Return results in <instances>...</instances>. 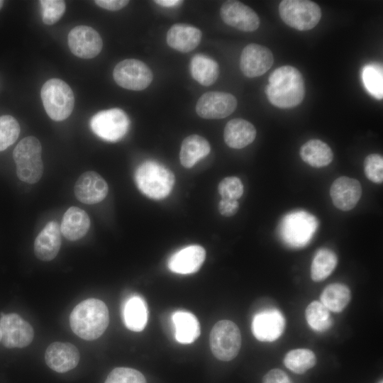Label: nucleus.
<instances>
[{
  "label": "nucleus",
  "mask_w": 383,
  "mask_h": 383,
  "mask_svg": "<svg viewBox=\"0 0 383 383\" xmlns=\"http://www.w3.org/2000/svg\"><path fill=\"white\" fill-rule=\"evenodd\" d=\"M123 317L126 326L131 331H143L148 321V309L145 301L139 296L128 299L124 304Z\"/></svg>",
  "instance_id": "obj_28"
},
{
  "label": "nucleus",
  "mask_w": 383,
  "mask_h": 383,
  "mask_svg": "<svg viewBox=\"0 0 383 383\" xmlns=\"http://www.w3.org/2000/svg\"><path fill=\"white\" fill-rule=\"evenodd\" d=\"M299 154L303 161L316 168L328 165L333 159L331 148L318 139H311L305 143L301 147Z\"/></svg>",
  "instance_id": "obj_27"
},
{
  "label": "nucleus",
  "mask_w": 383,
  "mask_h": 383,
  "mask_svg": "<svg viewBox=\"0 0 383 383\" xmlns=\"http://www.w3.org/2000/svg\"><path fill=\"white\" fill-rule=\"evenodd\" d=\"M78 349L70 343L55 342L46 349L45 360L52 370L63 373L74 369L79 361Z\"/></svg>",
  "instance_id": "obj_19"
},
{
  "label": "nucleus",
  "mask_w": 383,
  "mask_h": 383,
  "mask_svg": "<svg viewBox=\"0 0 383 383\" xmlns=\"http://www.w3.org/2000/svg\"><path fill=\"white\" fill-rule=\"evenodd\" d=\"M262 383H292V382L284 371L275 368L265 374Z\"/></svg>",
  "instance_id": "obj_40"
},
{
  "label": "nucleus",
  "mask_w": 383,
  "mask_h": 383,
  "mask_svg": "<svg viewBox=\"0 0 383 383\" xmlns=\"http://www.w3.org/2000/svg\"><path fill=\"white\" fill-rule=\"evenodd\" d=\"M156 4L158 5H160L162 6L165 7H172V6H176L179 4H181L183 1H179V0H157L155 1Z\"/></svg>",
  "instance_id": "obj_43"
},
{
  "label": "nucleus",
  "mask_w": 383,
  "mask_h": 383,
  "mask_svg": "<svg viewBox=\"0 0 383 383\" xmlns=\"http://www.w3.org/2000/svg\"><path fill=\"white\" fill-rule=\"evenodd\" d=\"M330 195L337 209L343 211H350L357 205L362 196V186L355 179L340 177L331 184Z\"/></svg>",
  "instance_id": "obj_18"
},
{
  "label": "nucleus",
  "mask_w": 383,
  "mask_h": 383,
  "mask_svg": "<svg viewBox=\"0 0 383 383\" xmlns=\"http://www.w3.org/2000/svg\"><path fill=\"white\" fill-rule=\"evenodd\" d=\"M129 125L127 114L117 108L99 111L90 121L93 132L109 142H116L123 138L128 131Z\"/></svg>",
  "instance_id": "obj_9"
},
{
  "label": "nucleus",
  "mask_w": 383,
  "mask_h": 383,
  "mask_svg": "<svg viewBox=\"0 0 383 383\" xmlns=\"http://www.w3.org/2000/svg\"><path fill=\"white\" fill-rule=\"evenodd\" d=\"M1 338H2V333H1V326H0V342L1 341Z\"/></svg>",
  "instance_id": "obj_45"
},
{
  "label": "nucleus",
  "mask_w": 383,
  "mask_h": 383,
  "mask_svg": "<svg viewBox=\"0 0 383 383\" xmlns=\"http://www.w3.org/2000/svg\"><path fill=\"white\" fill-rule=\"evenodd\" d=\"M13 157L16 166V174L22 182H38L43 176L42 145L34 136L23 138L15 147Z\"/></svg>",
  "instance_id": "obj_5"
},
{
  "label": "nucleus",
  "mask_w": 383,
  "mask_h": 383,
  "mask_svg": "<svg viewBox=\"0 0 383 383\" xmlns=\"http://www.w3.org/2000/svg\"><path fill=\"white\" fill-rule=\"evenodd\" d=\"M210 150V144L206 138L196 134L190 135L182 143L180 162L184 167L190 168L209 155Z\"/></svg>",
  "instance_id": "obj_25"
},
{
  "label": "nucleus",
  "mask_w": 383,
  "mask_h": 383,
  "mask_svg": "<svg viewBox=\"0 0 383 383\" xmlns=\"http://www.w3.org/2000/svg\"><path fill=\"white\" fill-rule=\"evenodd\" d=\"M279 13L287 26L299 30L313 28L321 18L319 6L309 0H283L279 5Z\"/></svg>",
  "instance_id": "obj_7"
},
{
  "label": "nucleus",
  "mask_w": 383,
  "mask_h": 383,
  "mask_svg": "<svg viewBox=\"0 0 383 383\" xmlns=\"http://www.w3.org/2000/svg\"><path fill=\"white\" fill-rule=\"evenodd\" d=\"M255 137V126L243 118H233L229 121L224 128V141L231 148H243L252 143Z\"/></svg>",
  "instance_id": "obj_23"
},
{
  "label": "nucleus",
  "mask_w": 383,
  "mask_h": 383,
  "mask_svg": "<svg viewBox=\"0 0 383 383\" xmlns=\"http://www.w3.org/2000/svg\"><path fill=\"white\" fill-rule=\"evenodd\" d=\"M241 342L240 331L231 321H220L211 331L209 343L211 352L221 361L234 359L239 353Z\"/></svg>",
  "instance_id": "obj_8"
},
{
  "label": "nucleus",
  "mask_w": 383,
  "mask_h": 383,
  "mask_svg": "<svg viewBox=\"0 0 383 383\" xmlns=\"http://www.w3.org/2000/svg\"><path fill=\"white\" fill-rule=\"evenodd\" d=\"M318 228L317 218L304 210L291 211L283 216L278 234L283 243L292 248L306 246Z\"/></svg>",
  "instance_id": "obj_3"
},
{
  "label": "nucleus",
  "mask_w": 383,
  "mask_h": 383,
  "mask_svg": "<svg viewBox=\"0 0 383 383\" xmlns=\"http://www.w3.org/2000/svg\"><path fill=\"white\" fill-rule=\"evenodd\" d=\"M239 207V204L236 200L221 198L218 204V211L220 213L226 217L235 215Z\"/></svg>",
  "instance_id": "obj_41"
},
{
  "label": "nucleus",
  "mask_w": 383,
  "mask_h": 383,
  "mask_svg": "<svg viewBox=\"0 0 383 383\" xmlns=\"http://www.w3.org/2000/svg\"><path fill=\"white\" fill-rule=\"evenodd\" d=\"M237 105L236 98L230 93L209 91L198 99L196 111L203 118L220 119L231 115Z\"/></svg>",
  "instance_id": "obj_12"
},
{
  "label": "nucleus",
  "mask_w": 383,
  "mask_h": 383,
  "mask_svg": "<svg viewBox=\"0 0 383 383\" xmlns=\"http://www.w3.org/2000/svg\"><path fill=\"white\" fill-rule=\"evenodd\" d=\"M220 15L227 25L245 32L256 30L260 23L257 14L238 1H226L220 9Z\"/></svg>",
  "instance_id": "obj_14"
},
{
  "label": "nucleus",
  "mask_w": 383,
  "mask_h": 383,
  "mask_svg": "<svg viewBox=\"0 0 383 383\" xmlns=\"http://www.w3.org/2000/svg\"><path fill=\"white\" fill-rule=\"evenodd\" d=\"M90 219L83 209L71 206L65 213L60 231L67 239L74 241L83 238L88 232Z\"/></svg>",
  "instance_id": "obj_24"
},
{
  "label": "nucleus",
  "mask_w": 383,
  "mask_h": 383,
  "mask_svg": "<svg viewBox=\"0 0 383 383\" xmlns=\"http://www.w3.org/2000/svg\"><path fill=\"white\" fill-rule=\"evenodd\" d=\"M206 258L205 249L198 245L185 247L174 253L168 262L169 269L177 274H188L197 272Z\"/></svg>",
  "instance_id": "obj_20"
},
{
  "label": "nucleus",
  "mask_w": 383,
  "mask_h": 383,
  "mask_svg": "<svg viewBox=\"0 0 383 383\" xmlns=\"http://www.w3.org/2000/svg\"><path fill=\"white\" fill-rule=\"evenodd\" d=\"M109 322V310L101 300L88 299L78 304L70 316L72 331L79 338L92 340L99 338Z\"/></svg>",
  "instance_id": "obj_2"
},
{
  "label": "nucleus",
  "mask_w": 383,
  "mask_h": 383,
  "mask_svg": "<svg viewBox=\"0 0 383 383\" xmlns=\"http://www.w3.org/2000/svg\"><path fill=\"white\" fill-rule=\"evenodd\" d=\"M108 192L109 187L105 179L94 171L82 174L74 185L76 198L86 204L101 202L106 198Z\"/></svg>",
  "instance_id": "obj_17"
},
{
  "label": "nucleus",
  "mask_w": 383,
  "mask_h": 383,
  "mask_svg": "<svg viewBox=\"0 0 383 383\" xmlns=\"http://www.w3.org/2000/svg\"><path fill=\"white\" fill-rule=\"evenodd\" d=\"M172 319L175 328V338L179 343L189 344L199 338L200 324L193 313L177 311L173 313Z\"/></svg>",
  "instance_id": "obj_26"
},
{
  "label": "nucleus",
  "mask_w": 383,
  "mask_h": 383,
  "mask_svg": "<svg viewBox=\"0 0 383 383\" xmlns=\"http://www.w3.org/2000/svg\"><path fill=\"white\" fill-rule=\"evenodd\" d=\"M338 262L337 256L328 248L319 249L312 260L311 277L314 282L326 279L335 270Z\"/></svg>",
  "instance_id": "obj_31"
},
{
  "label": "nucleus",
  "mask_w": 383,
  "mask_h": 383,
  "mask_svg": "<svg viewBox=\"0 0 383 383\" xmlns=\"http://www.w3.org/2000/svg\"><path fill=\"white\" fill-rule=\"evenodd\" d=\"M273 62V55L269 48L257 43H250L242 51L240 68L245 76L253 78L264 74Z\"/></svg>",
  "instance_id": "obj_15"
},
{
  "label": "nucleus",
  "mask_w": 383,
  "mask_h": 383,
  "mask_svg": "<svg viewBox=\"0 0 383 383\" xmlns=\"http://www.w3.org/2000/svg\"><path fill=\"white\" fill-rule=\"evenodd\" d=\"M362 83L367 91L373 97L381 100L383 98V70L381 64L372 62L362 68Z\"/></svg>",
  "instance_id": "obj_33"
},
{
  "label": "nucleus",
  "mask_w": 383,
  "mask_h": 383,
  "mask_svg": "<svg viewBox=\"0 0 383 383\" xmlns=\"http://www.w3.org/2000/svg\"><path fill=\"white\" fill-rule=\"evenodd\" d=\"M94 3L99 7L112 11H118L129 3L127 0H96Z\"/></svg>",
  "instance_id": "obj_42"
},
{
  "label": "nucleus",
  "mask_w": 383,
  "mask_h": 383,
  "mask_svg": "<svg viewBox=\"0 0 383 383\" xmlns=\"http://www.w3.org/2000/svg\"><path fill=\"white\" fill-rule=\"evenodd\" d=\"M305 316L309 326L316 331H326L333 323L329 310L318 301H313L309 304Z\"/></svg>",
  "instance_id": "obj_34"
},
{
  "label": "nucleus",
  "mask_w": 383,
  "mask_h": 383,
  "mask_svg": "<svg viewBox=\"0 0 383 383\" xmlns=\"http://www.w3.org/2000/svg\"><path fill=\"white\" fill-rule=\"evenodd\" d=\"M4 1L0 0V10H1V9L2 8V6L4 5Z\"/></svg>",
  "instance_id": "obj_44"
},
{
  "label": "nucleus",
  "mask_w": 383,
  "mask_h": 383,
  "mask_svg": "<svg viewBox=\"0 0 383 383\" xmlns=\"http://www.w3.org/2000/svg\"><path fill=\"white\" fill-rule=\"evenodd\" d=\"M380 383H382V381Z\"/></svg>",
  "instance_id": "obj_46"
},
{
  "label": "nucleus",
  "mask_w": 383,
  "mask_h": 383,
  "mask_svg": "<svg viewBox=\"0 0 383 383\" xmlns=\"http://www.w3.org/2000/svg\"><path fill=\"white\" fill-rule=\"evenodd\" d=\"M40 96L48 116L61 121L67 118L74 106V96L71 87L58 78L48 80L42 87Z\"/></svg>",
  "instance_id": "obj_6"
},
{
  "label": "nucleus",
  "mask_w": 383,
  "mask_h": 383,
  "mask_svg": "<svg viewBox=\"0 0 383 383\" xmlns=\"http://www.w3.org/2000/svg\"><path fill=\"white\" fill-rule=\"evenodd\" d=\"M70 51L77 57L91 59L102 50L103 40L99 33L88 26L74 27L67 36Z\"/></svg>",
  "instance_id": "obj_13"
},
{
  "label": "nucleus",
  "mask_w": 383,
  "mask_h": 383,
  "mask_svg": "<svg viewBox=\"0 0 383 383\" xmlns=\"http://www.w3.org/2000/svg\"><path fill=\"white\" fill-rule=\"evenodd\" d=\"M135 181L140 191L149 198L162 199L171 192L175 182L173 172L155 161H145L136 170Z\"/></svg>",
  "instance_id": "obj_4"
},
{
  "label": "nucleus",
  "mask_w": 383,
  "mask_h": 383,
  "mask_svg": "<svg viewBox=\"0 0 383 383\" xmlns=\"http://www.w3.org/2000/svg\"><path fill=\"white\" fill-rule=\"evenodd\" d=\"M306 88L302 74L294 67L284 65L269 76L265 94L269 101L280 109L293 108L301 104Z\"/></svg>",
  "instance_id": "obj_1"
},
{
  "label": "nucleus",
  "mask_w": 383,
  "mask_h": 383,
  "mask_svg": "<svg viewBox=\"0 0 383 383\" xmlns=\"http://www.w3.org/2000/svg\"><path fill=\"white\" fill-rule=\"evenodd\" d=\"M364 172L367 178L377 184L383 182V157L379 154H370L364 161Z\"/></svg>",
  "instance_id": "obj_38"
},
{
  "label": "nucleus",
  "mask_w": 383,
  "mask_h": 383,
  "mask_svg": "<svg viewBox=\"0 0 383 383\" xmlns=\"http://www.w3.org/2000/svg\"><path fill=\"white\" fill-rule=\"evenodd\" d=\"M287 368L296 374H304L316 364V357L313 351L306 348L289 351L284 358Z\"/></svg>",
  "instance_id": "obj_32"
},
{
  "label": "nucleus",
  "mask_w": 383,
  "mask_h": 383,
  "mask_svg": "<svg viewBox=\"0 0 383 383\" xmlns=\"http://www.w3.org/2000/svg\"><path fill=\"white\" fill-rule=\"evenodd\" d=\"M59 224L51 221L39 233L34 242L35 256L43 261L53 260L60 251L61 234Z\"/></svg>",
  "instance_id": "obj_21"
},
{
  "label": "nucleus",
  "mask_w": 383,
  "mask_h": 383,
  "mask_svg": "<svg viewBox=\"0 0 383 383\" xmlns=\"http://www.w3.org/2000/svg\"><path fill=\"white\" fill-rule=\"evenodd\" d=\"M351 299L350 289L340 283H333L328 285L321 294V302L333 312L342 311Z\"/></svg>",
  "instance_id": "obj_30"
},
{
  "label": "nucleus",
  "mask_w": 383,
  "mask_h": 383,
  "mask_svg": "<svg viewBox=\"0 0 383 383\" xmlns=\"http://www.w3.org/2000/svg\"><path fill=\"white\" fill-rule=\"evenodd\" d=\"M218 190L221 198L238 201L242 196L244 189L239 178L228 177L221 181Z\"/></svg>",
  "instance_id": "obj_39"
},
{
  "label": "nucleus",
  "mask_w": 383,
  "mask_h": 383,
  "mask_svg": "<svg viewBox=\"0 0 383 383\" xmlns=\"http://www.w3.org/2000/svg\"><path fill=\"white\" fill-rule=\"evenodd\" d=\"M285 328L283 314L276 309H269L255 315L251 328L253 335L260 341L272 342L278 339Z\"/></svg>",
  "instance_id": "obj_16"
},
{
  "label": "nucleus",
  "mask_w": 383,
  "mask_h": 383,
  "mask_svg": "<svg viewBox=\"0 0 383 383\" xmlns=\"http://www.w3.org/2000/svg\"><path fill=\"white\" fill-rule=\"evenodd\" d=\"M201 31L191 25L177 23L167 33V43L172 48L181 52H189L196 48L201 39Z\"/></svg>",
  "instance_id": "obj_22"
},
{
  "label": "nucleus",
  "mask_w": 383,
  "mask_h": 383,
  "mask_svg": "<svg viewBox=\"0 0 383 383\" xmlns=\"http://www.w3.org/2000/svg\"><path fill=\"white\" fill-rule=\"evenodd\" d=\"M190 71L192 77L200 84L210 86L218 79L219 67L211 57L197 54L191 60Z\"/></svg>",
  "instance_id": "obj_29"
},
{
  "label": "nucleus",
  "mask_w": 383,
  "mask_h": 383,
  "mask_svg": "<svg viewBox=\"0 0 383 383\" xmlns=\"http://www.w3.org/2000/svg\"><path fill=\"white\" fill-rule=\"evenodd\" d=\"M105 383H147L143 374L133 368L116 367L107 376Z\"/></svg>",
  "instance_id": "obj_37"
},
{
  "label": "nucleus",
  "mask_w": 383,
  "mask_h": 383,
  "mask_svg": "<svg viewBox=\"0 0 383 383\" xmlns=\"http://www.w3.org/2000/svg\"><path fill=\"white\" fill-rule=\"evenodd\" d=\"M21 132L17 120L10 115L0 116V151L6 150L18 139Z\"/></svg>",
  "instance_id": "obj_35"
},
{
  "label": "nucleus",
  "mask_w": 383,
  "mask_h": 383,
  "mask_svg": "<svg viewBox=\"0 0 383 383\" xmlns=\"http://www.w3.org/2000/svg\"><path fill=\"white\" fill-rule=\"evenodd\" d=\"M1 341L8 348H24L33 340L34 331L31 325L18 314H2L0 318Z\"/></svg>",
  "instance_id": "obj_11"
},
{
  "label": "nucleus",
  "mask_w": 383,
  "mask_h": 383,
  "mask_svg": "<svg viewBox=\"0 0 383 383\" xmlns=\"http://www.w3.org/2000/svg\"><path fill=\"white\" fill-rule=\"evenodd\" d=\"M42 19L46 25L57 22L65 12V2L62 0H41Z\"/></svg>",
  "instance_id": "obj_36"
},
{
  "label": "nucleus",
  "mask_w": 383,
  "mask_h": 383,
  "mask_svg": "<svg viewBox=\"0 0 383 383\" xmlns=\"http://www.w3.org/2000/svg\"><path fill=\"white\" fill-rule=\"evenodd\" d=\"M113 77L120 87L140 91L146 89L152 82V72L143 62L137 59H126L115 66Z\"/></svg>",
  "instance_id": "obj_10"
}]
</instances>
